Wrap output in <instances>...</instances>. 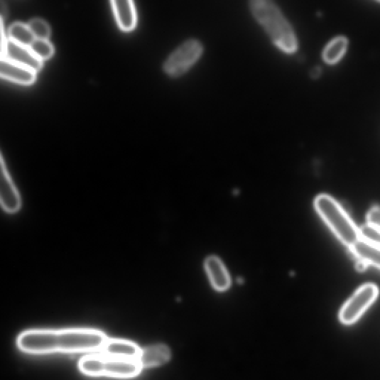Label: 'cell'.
Instances as JSON below:
<instances>
[{"instance_id": "obj_1", "label": "cell", "mask_w": 380, "mask_h": 380, "mask_svg": "<svg viewBox=\"0 0 380 380\" xmlns=\"http://www.w3.org/2000/svg\"><path fill=\"white\" fill-rule=\"evenodd\" d=\"M107 339L95 329H33L21 333L16 344L23 352L34 355L87 353L102 351Z\"/></svg>"}, {"instance_id": "obj_2", "label": "cell", "mask_w": 380, "mask_h": 380, "mask_svg": "<svg viewBox=\"0 0 380 380\" xmlns=\"http://www.w3.org/2000/svg\"><path fill=\"white\" fill-rule=\"evenodd\" d=\"M249 8L254 19L281 51L291 55L298 43L291 25L280 8L271 0H251Z\"/></svg>"}, {"instance_id": "obj_3", "label": "cell", "mask_w": 380, "mask_h": 380, "mask_svg": "<svg viewBox=\"0 0 380 380\" xmlns=\"http://www.w3.org/2000/svg\"><path fill=\"white\" fill-rule=\"evenodd\" d=\"M315 207L320 217L340 241L352 247L360 239L359 228L334 197L322 194L316 197Z\"/></svg>"}, {"instance_id": "obj_4", "label": "cell", "mask_w": 380, "mask_h": 380, "mask_svg": "<svg viewBox=\"0 0 380 380\" xmlns=\"http://www.w3.org/2000/svg\"><path fill=\"white\" fill-rule=\"evenodd\" d=\"M78 369L87 376L118 379L137 377L142 370L137 360L115 358L103 354L82 357L78 362Z\"/></svg>"}, {"instance_id": "obj_5", "label": "cell", "mask_w": 380, "mask_h": 380, "mask_svg": "<svg viewBox=\"0 0 380 380\" xmlns=\"http://www.w3.org/2000/svg\"><path fill=\"white\" fill-rule=\"evenodd\" d=\"M204 53L202 43L189 39L180 44L165 60L163 69L169 77L176 78L185 75Z\"/></svg>"}, {"instance_id": "obj_6", "label": "cell", "mask_w": 380, "mask_h": 380, "mask_svg": "<svg viewBox=\"0 0 380 380\" xmlns=\"http://www.w3.org/2000/svg\"><path fill=\"white\" fill-rule=\"evenodd\" d=\"M379 295L376 285L366 284L360 287L342 307L340 320L345 325L357 322L365 312L373 305Z\"/></svg>"}, {"instance_id": "obj_7", "label": "cell", "mask_w": 380, "mask_h": 380, "mask_svg": "<svg viewBox=\"0 0 380 380\" xmlns=\"http://www.w3.org/2000/svg\"><path fill=\"white\" fill-rule=\"evenodd\" d=\"M1 181H0V201L4 211L9 215L18 213L23 207L21 192L16 187L1 154Z\"/></svg>"}, {"instance_id": "obj_8", "label": "cell", "mask_w": 380, "mask_h": 380, "mask_svg": "<svg viewBox=\"0 0 380 380\" xmlns=\"http://www.w3.org/2000/svg\"><path fill=\"white\" fill-rule=\"evenodd\" d=\"M0 58H6L36 72L43 66V60L33 54L28 47L16 43L9 39L3 54L0 55Z\"/></svg>"}, {"instance_id": "obj_9", "label": "cell", "mask_w": 380, "mask_h": 380, "mask_svg": "<svg viewBox=\"0 0 380 380\" xmlns=\"http://www.w3.org/2000/svg\"><path fill=\"white\" fill-rule=\"evenodd\" d=\"M36 73L6 58H0V77L22 85H32Z\"/></svg>"}, {"instance_id": "obj_10", "label": "cell", "mask_w": 380, "mask_h": 380, "mask_svg": "<svg viewBox=\"0 0 380 380\" xmlns=\"http://www.w3.org/2000/svg\"><path fill=\"white\" fill-rule=\"evenodd\" d=\"M104 355L130 360H137L141 349L135 342L120 339H107L103 346Z\"/></svg>"}, {"instance_id": "obj_11", "label": "cell", "mask_w": 380, "mask_h": 380, "mask_svg": "<svg viewBox=\"0 0 380 380\" xmlns=\"http://www.w3.org/2000/svg\"><path fill=\"white\" fill-rule=\"evenodd\" d=\"M119 26L125 31L134 29L137 16L134 1L131 0H112L110 2Z\"/></svg>"}, {"instance_id": "obj_12", "label": "cell", "mask_w": 380, "mask_h": 380, "mask_svg": "<svg viewBox=\"0 0 380 380\" xmlns=\"http://www.w3.org/2000/svg\"><path fill=\"white\" fill-rule=\"evenodd\" d=\"M170 355L168 347L156 344L141 349L137 361L142 369L153 368L166 363L170 359Z\"/></svg>"}, {"instance_id": "obj_13", "label": "cell", "mask_w": 380, "mask_h": 380, "mask_svg": "<svg viewBox=\"0 0 380 380\" xmlns=\"http://www.w3.org/2000/svg\"><path fill=\"white\" fill-rule=\"evenodd\" d=\"M205 268L213 288L219 291H224L230 286V278L222 261L216 256L206 259Z\"/></svg>"}, {"instance_id": "obj_14", "label": "cell", "mask_w": 380, "mask_h": 380, "mask_svg": "<svg viewBox=\"0 0 380 380\" xmlns=\"http://www.w3.org/2000/svg\"><path fill=\"white\" fill-rule=\"evenodd\" d=\"M350 249L360 261L380 269V249L378 247L359 239Z\"/></svg>"}, {"instance_id": "obj_15", "label": "cell", "mask_w": 380, "mask_h": 380, "mask_svg": "<svg viewBox=\"0 0 380 380\" xmlns=\"http://www.w3.org/2000/svg\"><path fill=\"white\" fill-rule=\"evenodd\" d=\"M348 40L345 38H337L330 42L325 48L323 59L328 64H335L340 60L344 55Z\"/></svg>"}, {"instance_id": "obj_16", "label": "cell", "mask_w": 380, "mask_h": 380, "mask_svg": "<svg viewBox=\"0 0 380 380\" xmlns=\"http://www.w3.org/2000/svg\"><path fill=\"white\" fill-rule=\"evenodd\" d=\"M8 34L9 40L27 47L36 39L28 25L21 22L12 23L9 28Z\"/></svg>"}, {"instance_id": "obj_17", "label": "cell", "mask_w": 380, "mask_h": 380, "mask_svg": "<svg viewBox=\"0 0 380 380\" xmlns=\"http://www.w3.org/2000/svg\"><path fill=\"white\" fill-rule=\"evenodd\" d=\"M28 48L41 60L50 58L54 53V47L48 40L36 38Z\"/></svg>"}, {"instance_id": "obj_18", "label": "cell", "mask_w": 380, "mask_h": 380, "mask_svg": "<svg viewBox=\"0 0 380 380\" xmlns=\"http://www.w3.org/2000/svg\"><path fill=\"white\" fill-rule=\"evenodd\" d=\"M33 36L36 39L48 40L51 34L50 26L43 19L33 18L27 23Z\"/></svg>"}, {"instance_id": "obj_19", "label": "cell", "mask_w": 380, "mask_h": 380, "mask_svg": "<svg viewBox=\"0 0 380 380\" xmlns=\"http://www.w3.org/2000/svg\"><path fill=\"white\" fill-rule=\"evenodd\" d=\"M359 232L360 239L380 249V229L379 228L367 223L359 228Z\"/></svg>"}, {"instance_id": "obj_20", "label": "cell", "mask_w": 380, "mask_h": 380, "mask_svg": "<svg viewBox=\"0 0 380 380\" xmlns=\"http://www.w3.org/2000/svg\"><path fill=\"white\" fill-rule=\"evenodd\" d=\"M367 222L380 229V207H373L368 212Z\"/></svg>"}, {"instance_id": "obj_21", "label": "cell", "mask_w": 380, "mask_h": 380, "mask_svg": "<svg viewBox=\"0 0 380 380\" xmlns=\"http://www.w3.org/2000/svg\"><path fill=\"white\" fill-rule=\"evenodd\" d=\"M4 21V20L0 18V55L3 54L8 40L5 36Z\"/></svg>"}, {"instance_id": "obj_22", "label": "cell", "mask_w": 380, "mask_h": 380, "mask_svg": "<svg viewBox=\"0 0 380 380\" xmlns=\"http://www.w3.org/2000/svg\"><path fill=\"white\" fill-rule=\"evenodd\" d=\"M7 6L4 0H1V1H0V18L4 20L7 16Z\"/></svg>"}, {"instance_id": "obj_23", "label": "cell", "mask_w": 380, "mask_h": 380, "mask_svg": "<svg viewBox=\"0 0 380 380\" xmlns=\"http://www.w3.org/2000/svg\"><path fill=\"white\" fill-rule=\"evenodd\" d=\"M379 3H380V1Z\"/></svg>"}]
</instances>
